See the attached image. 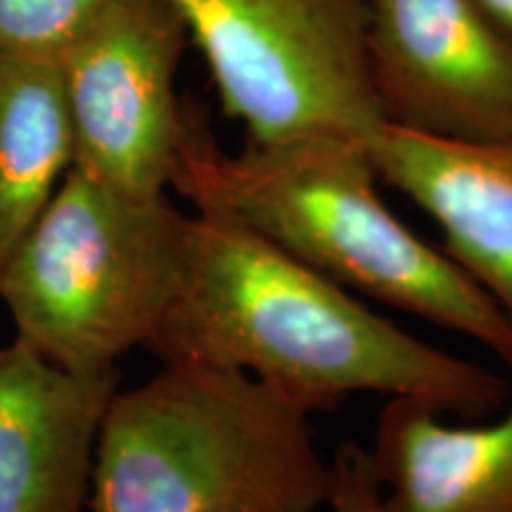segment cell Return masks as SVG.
Instances as JSON below:
<instances>
[{
	"mask_svg": "<svg viewBox=\"0 0 512 512\" xmlns=\"http://www.w3.org/2000/svg\"><path fill=\"white\" fill-rule=\"evenodd\" d=\"M145 349L162 363L242 370L311 415L377 394L482 420L512 389L501 373L411 335L252 230L202 214H192L181 285Z\"/></svg>",
	"mask_w": 512,
	"mask_h": 512,
	"instance_id": "1",
	"label": "cell"
},
{
	"mask_svg": "<svg viewBox=\"0 0 512 512\" xmlns=\"http://www.w3.org/2000/svg\"><path fill=\"white\" fill-rule=\"evenodd\" d=\"M368 143L306 136L230 152L183 100L169 188L195 214L252 230L358 297L458 332L512 373V328L456 261L408 228L377 190Z\"/></svg>",
	"mask_w": 512,
	"mask_h": 512,
	"instance_id": "2",
	"label": "cell"
},
{
	"mask_svg": "<svg viewBox=\"0 0 512 512\" xmlns=\"http://www.w3.org/2000/svg\"><path fill=\"white\" fill-rule=\"evenodd\" d=\"M311 418L242 370L164 363L107 403L88 512H316L330 460Z\"/></svg>",
	"mask_w": 512,
	"mask_h": 512,
	"instance_id": "3",
	"label": "cell"
},
{
	"mask_svg": "<svg viewBox=\"0 0 512 512\" xmlns=\"http://www.w3.org/2000/svg\"><path fill=\"white\" fill-rule=\"evenodd\" d=\"M190 221L166 192L128 197L69 166L0 278L15 339L67 373L117 370L174 302Z\"/></svg>",
	"mask_w": 512,
	"mask_h": 512,
	"instance_id": "4",
	"label": "cell"
},
{
	"mask_svg": "<svg viewBox=\"0 0 512 512\" xmlns=\"http://www.w3.org/2000/svg\"><path fill=\"white\" fill-rule=\"evenodd\" d=\"M200 48L221 110L247 143H370L384 126L368 64L366 0H169Z\"/></svg>",
	"mask_w": 512,
	"mask_h": 512,
	"instance_id": "5",
	"label": "cell"
},
{
	"mask_svg": "<svg viewBox=\"0 0 512 512\" xmlns=\"http://www.w3.org/2000/svg\"><path fill=\"white\" fill-rule=\"evenodd\" d=\"M188 27L169 0H105L62 53L72 166L128 197L164 195L181 136Z\"/></svg>",
	"mask_w": 512,
	"mask_h": 512,
	"instance_id": "6",
	"label": "cell"
},
{
	"mask_svg": "<svg viewBox=\"0 0 512 512\" xmlns=\"http://www.w3.org/2000/svg\"><path fill=\"white\" fill-rule=\"evenodd\" d=\"M384 124L451 140L512 138V34L479 0H366Z\"/></svg>",
	"mask_w": 512,
	"mask_h": 512,
	"instance_id": "7",
	"label": "cell"
},
{
	"mask_svg": "<svg viewBox=\"0 0 512 512\" xmlns=\"http://www.w3.org/2000/svg\"><path fill=\"white\" fill-rule=\"evenodd\" d=\"M119 373L76 375L0 347V512H86L100 420Z\"/></svg>",
	"mask_w": 512,
	"mask_h": 512,
	"instance_id": "8",
	"label": "cell"
},
{
	"mask_svg": "<svg viewBox=\"0 0 512 512\" xmlns=\"http://www.w3.org/2000/svg\"><path fill=\"white\" fill-rule=\"evenodd\" d=\"M368 150L380 181L437 223L441 249L512 328V138L451 143L384 124Z\"/></svg>",
	"mask_w": 512,
	"mask_h": 512,
	"instance_id": "9",
	"label": "cell"
},
{
	"mask_svg": "<svg viewBox=\"0 0 512 512\" xmlns=\"http://www.w3.org/2000/svg\"><path fill=\"white\" fill-rule=\"evenodd\" d=\"M368 451L387 512H512V389L482 420L387 399Z\"/></svg>",
	"mask_w": 512,
	"mask_h": 512,
	"instance_id": "10",
	"label": "cell"
},
{
	"mask_svg": "<svg viewBox=\"0 0 512 512\" xmlns=\"http://www.w3.org/2000/svg\"><path fill=\"white\" fill-rule=\"evenodd\" d=\"M72 162L57 57L0 53V278Z\"/></svg>",
	"mask_w": 512,
	"mask_h": 512,
	"instance_id": "11",
	"label": "cell"
},
{
	"mask_svg": "<svg viewBox=\"0 0 512 512\" xmlns=\"http://www.w3.org/2000/svg\"><path fill=\"white\" fill-rule=\"evenodd\" d=\"M105 0H0V53L53 55Z\"/></svg>",
	"mask_w": 512,
	"mask_h": 512,
	"instance_id": "12",
	"label": "cell"
},
{
	"mask_svg": "<svg viewBox=\"0 0 512 512\" xmlns=\"http://www.w3.org/2000/svg\"><path fill=\"white\" fill-rule=\"evenodd\" d=\"M332 512H387L382 486L368 448L342 444L330 460L328 503Z\"/></svg>",
	"mask_w": 512,
	"mask_h": 512,
	"instance_id": "13",
	"label": "cell"
},
{
	"mask_svg": "<svg viewBox=\"0 0 512 512\" xmlns=\"http://www.w3.org/2000/svg\"><path fill=\"white\" fill-rule=\"evenodd\" d=\"M479 3L508 34H512V0H479Z\"/></svg>",
	"mask_w": 512,
	"mask_h": 512,
	"instance_id": "14",
	"label": "cell"
}]
</instances>
